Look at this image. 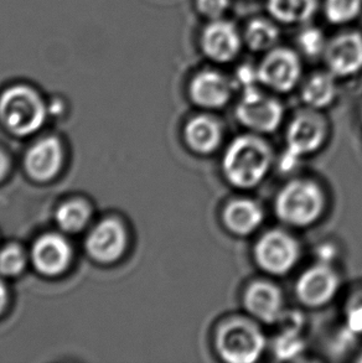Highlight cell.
Wrapping results in <instances>:
<instances>
[{
    "mask_svg": "<svg viewBox=\"0 0 362 363\" xmlns=\"http://www.w3.org/2000/svg\"><path fill=\"white\" fill-rule=\"evenodd\" d=\"M341 288V275L331 263L317 260L295 281L294 293L299 303L309 309L330 304Z\"/></svg>",
    "mask_w": 362,
    "mask_h": 363,
    "instance_id": "obj_8",
    "label": "cell"
},
{
    "mask_svg": "<svg viewBox=\"0 0 362 363\" xmlns=\"http://www.w3.org/2000/svg\"><path fill=\"white\" fill-rule=\"evenodd\" d=\"M329 72L335 77H350L362 69V36L358 33L339 35L324 51Z\"/></svg>",
    "mask_w": 362,
    "mask_h": 363,
    "instance_id": "obj_11",
    "label": "cell"
},
{
    "mask_svg": "<svg viewBox=\"0 0 362 363\" xmlns=\"http://www.w3.org/2000/svg\"><path fill=\"white\" fill-rule=\"evenodd\" d=\"M338 87L335 76L330 72H318L309 77L302 87V101L307 108L322 111L335 102Z\"/></svg>",
    "mask_w": 362,
    "mask_h": 363,
    "instance_id": "obj_19",
    "label": "cell"
},
{
    "mask_svg": "<svg viewBox=\"0 0 362 363\" xmlns=\"http://www.w3.org/2000/svg\"><path fill=\"white\" fill-rule=\"evenodd\" d=\"M252 255L260 272L270 277H284L298 265L302 245L287 230L272 228L258 237Z\"/></svg>",
    "mask_w": 362,
    "mask_h": 363,
    "instance_id": "obj_6",
    "label": "cell"
},
{
    "mask_svg": "<svg viewBox=\"0 0 362 363\" xmlns=\"http://www.w3.org/2000/svg\"><path fill=\"white\" fill-rule=\"evenodd\" d=\"M235 113L242 127L260 135L277 132L284 118L283 106L278 99L262 94L256 86L243 89Z\"/></svg>",
    "mask_w": 362,
    "mask_h": 363,
    "instance_id": "obj_7",
    "label": "cell"
},
{
    "mask_svg": "<svg viewBox=\"0 0 362 363\" xmlns=\"http://www.w3.org/2000/svg\"><path fill=\"white\" fill-rule=\"evenodd\" d=\"M230 79L216 71H202L191 79L189 96L199 108L215 111L226 107L232 97Z\"/></svg>",
    "mask_w": 362,
    "mask_h": 363,
    "instance_id": "obj_14",
    "label": "cell"
},
{
    "mask_svg": "<svg viewBox=\"0 0 362 363\" xmlns=\"http://www.w3.org/2000/svg\"><path fill=\"white\" fill-rule=\"evenodd\" d=\"M242 305L246 314L263 325L279 324L287 313L283 291L267 279H257L246 286Z\"/></svg>",
    "mask_w": 362,
    "mask_h": 363,
    "instance_id": "obj_9",
    "label": "cell"
},
{
    "mask_svg": "<svg viewBox=\"0 0 362 363\" xmlns=\"http://www.w3.org/2000/svg\"><path fill=\"white\" fill-rule=\"evenodd\" d=\"M267 339L260 324L248 315H235L216 326L214 349L227 363H255L263 356Z\"/></svg>",
    "mask_w": 362,
    "mask_h": 363,
    "instance_id": "obj_3",
    "label": "cell"
},
{
    "mask_svg": "<svg viewBox=\"0 0 362 363\" xmlns=\"http://www.w3.org/2000/svg\"><path fill=\"white\" fill-rule=\"evenodd\" d=\"M258 82L277 94L293 91L302 77V64L289 49H274L262 60L257 69Z\"/></svg>",
    "mask_w": 362,
    "mask_h": 363,
    "instance_id": "obj_10",
    "label": "cell"
},
{
    "mask_svg": "<svg viewBox=\"0 0 362 363\" xmlns=\"http://www.w3.org/2000/svg\"><path fill=\"white\" fill-rule=\"evenodd\" d=\"M362 0H325V16L333 24H346L358 18Z\"/></svg>",
    "mask_w": 362,
    "mask_h": 363,
    "instance_id": "obj_23",
    "label": "cell"
},
{
    "mask_svg": "<svg viewBox=\"0 0 362 363\" xmlns=\"http://www.w3.org/2000/svg\"><path fill=\"white\" fill-rule=\"evenodd\" d=\"M5 304H6V288L0 280V313L4 310Z\"/></svg>",
    "mask_w": 362,
    "mask_h": 363,
    "instance_id": "obj_31",
    "label": "cell"
},
{
    "mask_svg": "<svg viewBox=\"0 0 362 363\" xmlns=\"http://www.w3.org/2000/svg\"><path fill=\"white\" fill-rule=\"evenodd\" d=\"M24 253L18 245H8L0 252V274L5 277L19 275L25 268Z\"/></svg>",
    "mask_w": 362,
    "mask_h": 363,
    "instance_id": "obj_25",
    "label": "cell"
},
{
    "mask_svg": "<svg viewBox=\"0 0 362 363\" xmlns=\"http://www.w3.org/2000/svg\"><path fill=\"white\" fill-rule=\"evenodd\" d=\"M265 213L260 202L250 197H236L221 211V222L226 231L235 237H250L260 230Z\"/></svg>",
    "mask_w": 362,
    "mask_h": 363,
    "instance_id": "obj_12",
    "label": "cell"
},
{
    "mask_svg": "<svg viewBox=\"0 0 362 363\" xmlns=\"http://www.w3.org/2000/svg\"><path fill=\"white\" fill-rule=\"evenodd\" d=\"M274 152L263 135L247 133L226 147L221 172L226 182L237 190H253L265 182L273 167Z\"/></svg>",
    "mask_w": 362,
    "mask_h": 363,
    "instance_id": "obj_1",
    "label": "cell"
},
{
    "mask_svg": "<svg viewBox=\"0 0 362 363\" xmlns=\"http://www.w3.org/2000/svg\"><path fill=\"white\" fill-rule=\"evenodd\" d=\"M318 0H267V9L284 24H303L313 18Z\"/></svg>",
    "mask_w": 362,
    "mask_h": 363,
    "instance_id": "obj_20",
    "label": "cell"
},
{
    "mask_svg": "<svg viewBox=\"0 0 362 363\" xmlns=\"http://www.w3.org/2000/svg\"><path fill=\"white\" fill-rule=\"evenodd\" d=\"M9 169V162L3 152H0V182L4 179Z\"/></svg>",
    "mask_w": 362,
    "mask_h": 363,
    "instance_id": "obj_30",
    "label": "cell"
},
{
    "mask_svg": "<svg viewBox=\"0 0 362 363\" xmlns=\"http://www.w3.org/2000/svg\"><path fill=\"white\" fill-rule=\"evenodd\" d=\"M246 44L253 51H267L273 49L278 43L279 30L275 25L265 19H256L247 26Z\"/></svg>",
    "mask_w": 362,
    "mask_h": 363,
    "instance_id": "obj_21",
    "label": "cell"
},
{
    "mask_svg": "<svg viewBox=\"0 0 362 363\" xmlns=\"http://www.w3.org/2000/svg\"><path fill=\"white\" fill-rule=\"evenodd\" d=\"M345 331L350 336H362V289L349 296L344 308Z\"/></svg>",
    "mask_w": 362,
    "mask_h": 363,
    "instance_id": "obj_24",
    "label": "cell"
},
{
    "mask_svg": "<svg viewBox=\"0 0 362 363\" xmlns=\"http://www.w3.org/2000/svg\"><path fill=\"white\" fill-rule=\"evenodd\" d=\"M33 260L36 269L45 275H59L67 269L72 250L64 237L48 233L40 237L33 247Z\"/></svg>",
    "mask_w": 362,
    "mask_h": 363,
    "instance_id": "obj_17",
    "label": "cell"
},
{
    "mask_svg": "<svg viewBox=\"0 0 362 363\" xmlns=\"http://www.w3.org/2000/svg\"><path fill=\"white\" fill-rule=\"evenodd\" d=\"M358 361H360V362H362V354H361V357H360V359H358Z\"/></svg>",
    "mask_w": 362,
    "mask_h": 363,
    "instance_id": "obj_32",
    "label": "cell"
},
{
    "mask_svg": "<svg viewBox=\"0 0 362 363\" xmlns=\"http://www.w3.org/2000/svg\"><path fill=\"white\" fill-rule=\"evenodd\" d=\"M236 77H237L238 84H240L243 89L253 87V86H256V82H258L257 69L251 67L250 65H245V66H242V67L237 69Z\"/></svg>",
    "mask_w": 362,
    "mask_h": 363,
    "instance_id": "obj_28",
    "label": "cell"
},
{
    "mask_svg": "<svg viewBox=\"0 0 362 363\" xmlns=\"http://www.w3.org/2000/svg\"><path fill=\"white\" fill-rule=\"evenodd\" d=\"M64 162V152L57 139L46 138L36 143L25 157V167L39 182H48L56 177Z\"/></svg>",
    "mask_w": 362,
    "mask_h": 363,
    "instance_id": "obj_18",
    "label": "cell"
},
{
    "mask_svg": "<svg viewBox=\"0 0 362 363\" xmlns=\"http://www.w3.org/2000/svg\"><path fill=\"white\" fill-rule=\"evenodd\" d=\"M328 197L323 187L308 177L289 180L274 197V215L289 228H308L317 225L327 211Z\"/></svg>",
    "mask_w": 362,
    "mask_h": 363,
    "instance_id": "obj_2",
    "label": "cell"
},
{
    "mask_svg": "<svg viewBox=\"0 0 362 363\" xmlns=\"http://www.w3.org/2000/svg\"><path fill=\"white\" fill-rule=\"evenodd\" d=\"M127 245V235L122 225L116 220H106L93 228L86 248L89 255L101 263H111L117 260Z\"/></svg>",
    "mask_w": 362,
    "mask_h": 363,
    "instance_id": "obj_16",
    "label": "cell"
},
{
    "mask_svg": "<svg viewBox=\"0 0 362 363\" xmlns=\"http://www.w3.org/2000/svg\"><path fill=\"white\" fill-rule=\"evenodd\" d=\"M182 138L191 152L199 157H209L222 145L225 129L222 123L210 114H199L186 122Z\"/></svg>",
    "mask_w": 362,
    "mask_h": 363,
    "instance_id": "obj_13",
    "label": "cell"
},
{
    "mask_svg": "<svg viewBox=\"0 0 362 363\" xmlns=\"http://www.w3.org/2000/svg\"><path fill=\"white\" fill-rule=\"evenodd\" d=\"M336 255H338V252L331 243H324L323 245L319 247L318 252H317L319 262L331 263V264H334V260L336 258Z\"/></svg>",
    "mask_w": 362,
    "mask_h": 363,
    "instance_id": "obj_29",
    "label": "cell"
},
{
    "mask_svg": "<svg viewBox=\"0 0 362 363\" xmlns=\"http://www.w3.org/2000/svg\"><path fill=\"white\" fill-rule=\"evenodd\" d=\"M201 48L206 56L212 61L220 64L229 62L240 52V34L229 21L214 20L202 33Z\"/></svg>",
    "mask_w": 362,
    "mask_h": 363,
    "instance_id": "obj_15",
    "label": "cell"
},
{
    "mask_svg": "<svg viewBox=\"0 0 362 363\" xmlns=\"http://www.w3.org/2000/svg\"><path fill=\"white\" fill-rule=\"evenodd\" d=\"M298 44L304 55L309 57H317L323 54L327 48V41L324 34L317 28L304 29L298 38Z\"/></svg>",
    "mask_w": 362,
    "mask_h": 363,
    "instance_id": "obj_26",
    "label": "cell"
},
{
    "mask_svg": "<svg viewBox=\"0 0 362 363\" xmlns=\"http://www.w3.org/2000/svg\"><path fill=\"white\" fill-rule=\"evenodd\" d=\"M329 133L328 121L320 111L307 108L295 114L285 129V150L279 164L282 170H293L303 157L323 149Z\"/></svg>",
    "mask_w": 362,
    "mask_h": 363,
    "instance_id": "obj_4",
    "label": "cell"
},
{
    "mask_svg": "<svg viewBox=\"0 0 362 363\" xmlns=\"http://www.w3.org/2000/svg\"><path fill=\"white\" fill-rule=\"evenodd\" d=\"M230 0H197V9L206 18L217 20L229 9Z\"/></svg>",
    "mask_w": 362,
    "mask_h": 363,
    "instance_id": "obj_27",
    "label": "cell"
},
{
    "mask_svg": "<svg viewBox=\"0 0 362 363\" xmlns=\"http://www.w3.org/2000/svg\"><path fill=\"white\" fill-rule=\"evenodd\" d=\"M91 211L89 207L81 201L65 203L56 212V221L60 228L66 232H79L89 223Z\"/></svg>",
    "mask_w": 362,
    "mask_h": 363,
    "instance_id": "obj_22",
    "label": "cell"
},
{
    "mask_svg": "<svg viewBox=\"0 0 362 363\" xmlns=\"http://www.w3.org/2000/svg\"><path fill=\"white\" fill-rule=\"evenodd\" d=\"M0 119L16 135H30L44 124L46 106L36 89L14 84L0 94Z\"/></svg>",
    "mask_w": 362,
    "mask_h": 363,
    "instance_id": "obj_5",
    "label": "cell"
}]
</instances>
